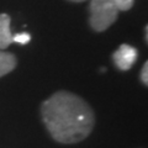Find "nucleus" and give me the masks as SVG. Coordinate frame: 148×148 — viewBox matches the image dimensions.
Returning a JSON list of instances; mask_svg holds the SVG:
<instances>
[{"label":"nucleus","mask_w":148,"mask_h":148,"mask_svg":"<svg viewBox=\"0 0 148 148\" xmlns=\"http://www.w3.org/2000/svg\"><path fill=\"white\" fill-rule=\"evenodd\" d=\"M41 116L53 140L64 145L85 140L95 125L90 105L80 96L66 90L54 92L43 101Z\"/></svg>","instance_id":"obj_1"},{"label":"nucleus","mask_w":148,"mask_h":148,"mask_svg":"<svg viewBox=\"0 0 148 148\" xmlns=\"http://www.w3.org/2000/svg\"><path fill=\"white\" fill-rule=\"evenodd\" d=\"M119 10L111 0H91L89 22L91 29L103 32L116 21Z\"/></svg>","instance_id":"obj_2"},{"label":"nucleus","mask_w":148,"mask_h":148,"mask_svg":"<svg viewBox=\"0 0 148 148\" xmlns=\"http://www.w3.org/2000/svg\"><path fill=\"white\" fill-rule=\"evenodd\" d=\"M137 49L130 45H121L112 54L114 63L120 71H128L137 61Z\"/></svg>","instance_id":"obj_3"},{"label":"nucleus","mask_w":148,"mask_h":148,"mask_svg":"<svg viewBox=\"0 0 148 148\" xmlns=\"http://www.w3.org/2000/svg\"><path fill=\"white\" fill-rule=\"evenodd\" d=\"M10 21L11 18L8 14H0V49H5L12 43Z\"/></svg>","instance_id":"obj_4"},{"label":"nucleus","mask_w":148,"mask_h":148,"mask_svg":"<svg viewBox=\"0 0 148 148\" xmlns=\"http://www.w3.org/2000/svg\"><path fill=\"white\" fill-rule=\"evenodd\" d=\"M16 67V57L10 52L0 51V78L12 72Z\"/></svg>","instance_id":"obj_5"},{"label":"nucleus","mask_w":148,"mask_h":148,"mask_svg":"<svg viewBox=\"0 0 148 148\" xmlns=\"http://www.w3.org/2000/svg\"><path fill=\"white\" fill-rule=\"evenodd\" d=\"M119 11H127L133 6L135 0H111Z\"/></svg>","instance_id":"obj_6"},{"label":"nucleus","mask_w":148,"mask_h":148,"mask_svg":"<svg viewBox=\"0 0 148 148\" xmlns=\"http://www.w3.org/2000/svg\"><path fill=\"white\" fill-rule=\"evenodd\" d=\"M31 41V36L27 32H21V34L12 35V42H17L21 45H26Z\"/></svg>","instance_id":"obj_7"},{"label":"nucleus","mask_w":148,"mask_h":148,"mask_svg":"<svg viewBox=\"0 0 148 148\" xmlns=\"http://www.w3.org/2000/svg\"><path fill=\"white\" fill-rule=\"evenodd\" d=\"M141 82L145 85L148 84V62H145L143 67L141 69Z\"/></svg>","instance_id":"obj_8"},{"label":"nucleus","mask_w":148,"mask_h":148,"mask_svg":"<svg viewBox=\"0 0 148 148\" xmlns=\"http://www.w3.org/2000/svg\"><path fill=\"white\" fill-rule=\"evenodd\" d=\"M69 1H74V3H83V1H85V0H69Z\"/></svg>","instance_id":"obj_9"}]
</instances>
